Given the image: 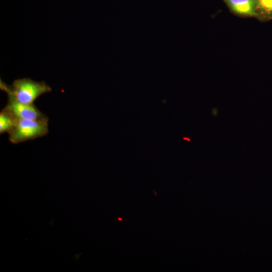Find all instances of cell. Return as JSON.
Segmentation results:
<instances>
[{
  "instance_id": "6da1fadb",
  "label": "cell",
  "mask_w": 272,
  "mask_h": 272,
  "mask_svg": "<svg viewBox=\"0 0 272 272\" xmlns=\"http://www.w3.org/2000/svg\"><path fill=\"white\" fill-rule=\"evenodd\" d=\"M0 88L7 93L9 98L26 104H34L39 97L52 90L44 82H38L29 78L16 80L11 85L1 80Z\"/></svg>"
},
{
  "instance_id": "7a4b0ae2",
  "label": "cell",
  "mask_w": 272,
  "mask_h": 272,
  "mask_svg": "<svg viewBox=\"0 0 272 272\" xmlns=\"http://www.w3.org/2000/svg\"><path fill=\"white\" fill-rule=\"evenodd\" d=\"M48 118L43 120L17 119L16 124L8 133L10 142L18 144L46 135L48 133Z\"/></svg>"
},
{
  "instance_id": "3957f363",
  "label": "cell",
  "mask_w": 272,
  "mask_h": 272,
  "mask_svg": "<svg viewBox=\"0 0 272 272\" xmlns=\"http://www.w3.org/2000/svg\"><path fill=\"white\" fill-rule=\"evenodd\" d=\"M3 109L18 119L37 120L48 118L35 104L21 103L11 98L8 97L7 105Z\"/></svg>"
},
{
  "instance_id": "277c9868",
  "label": "cell",
  "mask_w": 272,
  "mask_h": 272,
  "mask_svg": "<svg viewBox=\"0 0 272 272\" xmlns=\"http://www.w3.org/2000/svg\"><path fill=\"white\" fill-rule=\"evenodd\" d=\"M236 14L244 16L257 17L255 0H224Z\"/></svg>"
},
{
  "instance_id": "5b68a950",
  "label": "cell",
  "mask_w": 272,
  "mask_h": 272,
  "mask_svg": "<svg viewBox=\"0 0 272 272\" xmlns=\"http://www.w3.org/2000/svg\"><path fill=\"white\" fill-rule=\"evenodd\" d=\"M17 118L4 109L0 113V133H9L14 127Z\"/></svg>"
},
{
  "instance_id": "8992f818",
  "label": "cell",
  "mask_w": 272,
  "mask_h": 272,
  "mask_svg": "<svg viewBox=\"0 0 272 272\" xmlns=\"http://www.w3.org/2000/svg\"><path fill=\"white\" fill-rule=\"evenodd\" d=\"M257 17L261 18H272V0H255Z\"/></svg>"
}]
</instances>
